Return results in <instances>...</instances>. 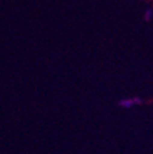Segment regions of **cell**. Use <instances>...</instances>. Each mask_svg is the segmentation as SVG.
Here are the masks:
<instances>
[{
  "label": "cell",
  "mask_w": 153,
  "mask_h": 154,
  "mask_svg": "<svg viewBox=\"0 0 153 154\" xmlns=\"http://www.w3.org/2000/svg\"><path fill=\"white\" fill-rule=\"evenodd\" d=\"M141 103H142V100L140 98H137V97H130V98L121 99L119 102V106L123 108V109H131V108H133L135 105H139Z\"/></svg>",
  "instance_id": "1"
},
{
  "label": "cell",
  "mask_w": 153,
  "mask_h": 154,
  "mask_svg": "<svg viewBox=\"0 0 153 154\" xmlns=\"http://www.w3.org/2000/svg\"><path fill=\"white\" fill-rule=\"evenodd\" d=\"M152 17H153V10L152 9H147L146 12H145V20L149 21V20H152Z\"/></svg>",
  "instance_id": "2"
}]
</instances>
